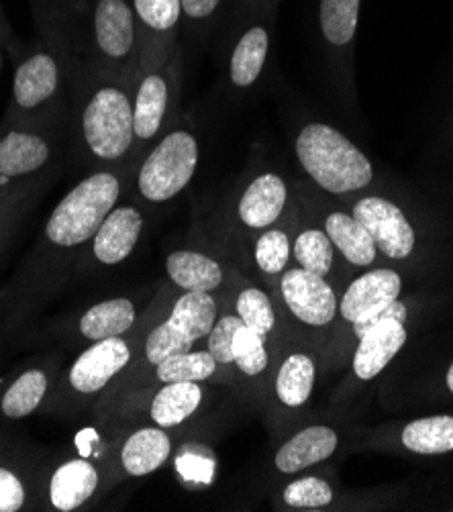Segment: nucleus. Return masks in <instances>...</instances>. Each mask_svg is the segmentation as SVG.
<instances>
[{
  "label": "nucleus",
  "mask_w": 453,
  "mask_h": 512,
  "mask_svg": "<svg viewBox=\"0 0 453 512\" xmlns=\"http://www.w3.org/2000/svg\"><path fill=\"white\" fill-rule=\"evenodd\" d=\"M203 402V388L198 382H168L151 400V421L162 429L178 427L188 421Z\"/></svg>",
  "instance_id": "obj_23"
},
{
  "label": "nucleus",
  "mask_w": 453,
  "mask_h": 512,
  "mask_svg": "<svg viewBox=\"0 0 453 512\" xmlns=\"http://www.w3.org/2000/svg\"><path fill=\"white\" fill-rule=\"evenodd\" d=\"M268 362L270 355L266 349V339L254 329L241 325L233 337V366L241 374L256 378L268 368Z\"/></svg>",
  "instance_id": "obj_33"
},
{
  "label": "nucleus",
  "mask_w": 453,
  "mask_h": 512,
  "mask_svg": "<svg viewBox=\"0 0 453 512\" xmlns=\"http://www.w3.org/2000/svg\"><path fill=\"white\" fill-rule=\"evenodd\" d=\"M62 84V68L49 49L35 51L19 64L13 80V100L17 109L33 113L52 102Z\"/></svg>",
  "instance_id": "obj_11"
},
{
  "label": "nucleus",
  "mask_w": 453,
  "mask_h": 512,
  "mask_svg": "<svg viewBox=\"0 0 453 512\" xmlns=\"http://www.w3.org/2000/svg\"><path fill=\"white\" fill-rule=\"evenodd\" d=\"M27 500L25 486L21 478L0 466V512H17Z\"/></svg>",
  "instance_id": "obj_37"
},
{
  "label": "nucleus",
  "mask_w": 453,
  "mask_h": 512,
  "mask_svg": "<svg viewBox=\"0 0 453 512\" xmlns=\"http://www.w3.org/2000/svg\"><path fill=\"white\" fill-rule=\"evenodd\" d=\"M217 372V362L209 349L184 351L166 357L156 366V378L162 384L168 382H205Z\"/></svg>",
  "instance_id": "obj_30"
},
{
  "label": "nucleus",
  "mask_w": 453,
  "mask_h": 512,
  "mask_svg": "<svg viewBox=\"0 0 453 512\" xmlns=\"http://www.w3.org/2000/svg\"><path fill=\"white\" fill-rule=\"evenodd\" d=\"M407 343V323L386 317L370 325L360 337L354 353V374L368 382L378 378Z\"/></svg>",
  "instance_id": "obj_12"
},
{
  "label": "nucleus",
  "mask_w": 453,
  "mask_h": 512,
  "mask_svg": "<svg viewBox=\"0 0 453 512\" xmlns=\"http://www.w3.org/2000/svg\"><path fill=\"white\" fill-rule=\"evenodd\" d=\"M141 231L143 215L139 209L131 207V204L115 207L92 237L94 258L105 266L121 264L133 253Z\"/></svg>",
  "instance_id": "obj_16"
},
{
  "label": "nucleus",
  "mask_w": 453,
  "mask_h": 512,
  "mask_svg": "<svg viewBox=\"0 0 453 512\" xmlns=\"http://www.w3.org/2000/svg\"><path fill=\"white\" fill-rule=\"evenodd\" d=\"M52 162V143L35 131L13 129L0 137V184L31 178Z\"/></svg>",
  "instance_id": "obj_13"
},
{
  "label": "nucleus",
  "mask_w": 453,
  "mask_h": 512,
  "mask_svg": "<svg viewBox=\"0 0 453 512\" xmlns=\"http://www.w3.org/2000/svg\"><path fill=\"white\" fill-rule=\"evenodd\" d=\"M196 168V137L186 129H174L141 162L137 190L147 202H168L190 184Z\"/></svg>",
  "instance_id": "obj_4"
},
{
  "label": "nucleus",
  "mask_w": 453,
  "mask_h": 512,
  "mask_svg": "<svg viewBox=\"0 0 453 512\" xmlns=\"http://www.w3.org/2000/svg\"><path fill=\"white\" fill-rule=\"evenodd\" d=\"M315 360L309 353H290L276 374V396L288 408L307 404L315 388Z\"/></svg>",
  "instance_id": "obj_26"
},
{
  "label": "nucleus",
  "mask_w": 453,
  "mask_h": 512,
  "mask_svg": "<svg viewBox=\"0 0 453 512\" xmlns=\"http://www.w3.org/2000/svg\"><path fill=\"white\" fill-rule=\"evenodd\" d=\"M166 272L184 292H213L225 278L217 260L192 249L172 251L166 260Z\"/></svg>",
  "instance_id": "obj_21"
},
{
  "label": "nucleus",
  "mask_w": 453,
  "mask_h": 512,
  "mask_svg": "<svg viewBox=\"0 0 453 512\" xmlns=\"http://www.w3.org/2000/svg\"><path fill=\"white\" fill-rule=\"evenodd\" d=\"M288 202V186L282 176L264 172L251 180L237 202L239 221L254 231H266L274 227Z\"/></svg>",
  "instance_id": "obj_14"
},
{
  "label": "nucleus",
  "mask_w": 453,
  "mask_h": 512,
  "mask_svg": "<svg viewBox=\"0 0 453 512\" xmlns=\"http://www.w3.org/2000/svg\"><path fill=\"white\" fill-rule=\"evenodd\" d=\"M96 54L111 66H131L137 58L139 29L131 0H94L90 13Z\"/></svg>",
  "instance_id": "obj_6"
},
{
  "label": "nucleus",
  "mask_w": 453,
  "mask_h": 512,
  "mask_svg": "<svg viewBox=\"0 0 453 512\" xmlns=\"http://www.w3.org/2000/svg\"><path fill=\"white\" fill-rule=\"evenodd\" d=\"M284 502L292 508H325L333 502V490L323 478H300L286 486Z\"/></svg>",
  "instance_id": "obj_35"
},
{
  "label": "nucleus",
  "mask_w": 453,
  "mask_h": 512,
  "mask_svg": "<svg viewBox=\"0 0 453 512\" xmlns=\"http://www.w3.org/2000/svg\"><path fill=\"white\" fill-rule=\"evenodd\" d=\"M400 441L419 455H441L453 451V417L437 415L409 423L400 433Z\"/></svg>",
  "instance_id": "obj_27"
},
{
  "label": "nucleus",
  "mask_w": 453,
  "mask_h": 512,
  "mask_svg": "<svg viewBox=\"0 0 453 512\" xmlns=\"http://www.w3.org/2000/svg\"><path fill=\"white\" fill-rule=\"evenodd\" d=\"M400 290L402 278L398 272L390 268L370 270L347 286L339 302V315L349 325L366 321L398 300Z\"/></svg>",
  "instance_id": "obj_9"
},
{
  "label": "nucleus",
  "mask_w": 453,
  "mask_h": 512,
  "mask_svg": "<svg viewBox=\"0 0 453 512\" xmlns=\"http://www.w3.org/2000/svg\"><path fill=\"white\" fill-rule=\"evenodd\" d=\"M294 151L302 170L325 192H358L374 180V168L364 151L331 125L309 123L302 127Z\"/></svg>",
  "instance_id": "obj_1"
},
{
  "label": "nucleus",
  "mask_w": 453,
  "mask_h": 512,
  "mask_svg": "<svg viewBox=\"0 0 453 512\" xmlns=\"http://www.w3.org/2000/svg\"><path fill=\"white\" fill-rule=\"evenodd\" d=\"M170 100V78L164 72H147L141 76L133 94L135 143L143 145L160 135L170 111Z\"/></svg>",
  "instance_id": "obj_15"
},
{
  "label": "nucleus",
  "mask_w": 453,
  "mask_h": 512,
  "mask_svg": "<svg viewBox=\"0 0 453 512\" xmlns=\"http://www.w3.org/2000/svg\"><path fill=\"white\" fill-rule=\"evenodd\" d=\"M280 294L288 313L309 327H327L339 315V300L327 278L292 268L280 278Z\"/></svg>",
  "instance_id": "obj_8"
},
{
  "label": "nucleus",
  "mask_w": 453,
  "mask_h": 512,
  "mask_svg": "<svg viewBox=\"0 0 453 512\" xmlns=\"http://www.w3.org/2000/svg\"><path fill=\"white\" fill-rule=\"evenodd\" d=\"M98 470L86 459H70L60 466L49 482V500L60 512H70L86 504L98 488Z\"/></svg>",
  "instance_id": "obj_18"
},
{
  "label": "nucleus",
  "mask_w": 453,
  "mask_h": 512,
  "mask_svg": "<svg viewBox=\"0 0 453 512\" xmlns=\"http://www.w3.org/2000/svg\"><path fill=\"white\" fill-rule=\"evenodd\" d=\"M47 392V376L41 370L21 374L0 400V413L7 419H23L35 413Z\"/></svg>",
  "instance_id": "obj_29"
},
{
  "label": "nucleus",
  "mask_w": 453,
  "mask_h": 512,
  "mask_svg": "<svg viewBox=\"0 0 453 512\" xmlns=\"http://www.w3.org/2000/svg\"><path fill=\"white\" fill-rule=\"evenodd\" d=\"M339 445V435L325 425H313L292 435L276 453L280 474H298L329 459Z\"/></svg>",
  "instance_id": "obj_17"
},
{
  "label": "nucleus",
  "mask_w": 453,
  "mask_h": 512,
  "mask_svg": "<svg viewBox=\"0 0 453 512\" xmlns=\"http://www.w3.org/2000/svg\"><path fill=\"white\" fill-rule=\"evenodd\" d=\"M121 198V178L98 170L80 180L49 215L45 237L56 247H76L90 241Z\"/></svg>",
  "instance_id": "obj_2"
},
{
  "label": "nucleus",
  "mask_w": 453,
  "mask_h": 512,
  "mask_svg": "<svg viewBox=\"0 0 453 512\" xmlns=\"http://www.w3.org/2000/svg\"><path fill=\"white\" fill-rule=\"evenodd\" d=\"M135 323V304L129 298H113L94 304L80 319V333L88 341L121 337Z\"/></svg>",
  "instance_id": "obj_24"
},
{
  "label": "nucleus",
  "mask_w": 453,
  "mask_h": 512,
  "mask_svg": "<svg viewBox=\"0 0 453 512\" xmlns=\"http://www.w3.org/2000/svg\"><path fill=\"white\" fill-rule=\"evenodd\" d=\"M223 0H180L182 7V19H188L192 23L209 21L219 11Z\"/></svg>",
  "instance_id": "obj_38"
},
{
  "label": "nucleus",
  "mask_w": 453,
  "mask_h": 512,
  "mask_svg": "<svg viewBox=\"0 0 453 512\" xmlns=\"http://www.w3.org/2000/svg\"><path fill=\"white\" fill-rule=\"evenodd\" d=\"M254 260L266 276H280L290 260V237L278 227L266 229L254 247Z\"/></svg>",
  "instance_id": "obj_34"
},
{
  "label": "nucleus",
  "mask_w": 453,
  "mask_h": 512,
  "mask_svg": "<svg viewBox=\"0 0 453 512\" xmlns=\"http://www.w3.org/2000/svg\"><path fill=\"white\" fill-rule=\"evenodd\" d=\"M243 325L237 315L221 317L207 337V349L215 357L217 366H233V337L235 331Z\"/></svg>",
  "instance_id": "obj_36"
},
{
  "label": "nucleus",
  "mask_w": 453,
  "mask_h": 512,
  "mask_svg": "<svg viewBox=\"0 0 453 512\" xmlns=\"http://www.w3.org/2000/svg\"><path fill=\"white\" fill-rule=\"evenodd\" d=\"M172 453V441L162 427L135 431L121 449V464L133 478L149 476L160 470Z\"/></svg>",
  "instance_id": "obj_19"
},
{
  "label": "nucleus",
  "mask_w": 453,
  "mask_h": 512,
  "mask_svg": "<svg viewBox=\"0 0 453 512\" xmlns=\"http://www.w3.org/2000/svg\"><path fill=\"white\" fill-rule=\"evenodd\" d=\"M362 0H321L319 23L333 47H345L356 37Z\"/></svg>",
  "instance_id": "obj_28"
},
{
  "label": "nucleus",
  "mask_w": 453,
  "mask_h": 512,
  "mask_svg": "<svg viewBox=\"0 0 453 512\" xmlns=\"http://www.w3.org/2000/svg\"><path fill=\"white\" fill-rule=\"evenodd\" d=\"M325 233L329 235L333 247L343 258L356 268H368L376 262L378 247L366 227L349 213L333 211L325 219Z\"/></svg>",
  "instance_id": "obj_20"
},
{
  "label": "nucleus",
  "mask_w": 453,
  "mask_h": 512,
  "mask_svg": "<svg viewBox=\"0 0 453 512\" xmlns=\"http://www.w3.org/2000/svg\"><path fill=\"white\" fill-rule=\"evenodd\" d=\"M80 137L96 162H121L133 149V96L117 82L96 86L80 115Z\"/></svg>",
  "instance_id": "obj_3"
},
{
  "label": "nucleus",
  "mask_w": 453,
  "mask_h": 512,
  "mask_svg": "<svg viewBox=\"0 0 453 512\" xmlns=\"http://www.w3.org/2000/svg\"><path fill=\"white\" fill-rule=\"evenodd\" d=\"M294 260L298 262V268L307 270L311 274H317L321 278H327L333 262H335V247L325 233V229L307 227L302 229L292 245Z\"/></svg>",
  "instance_id": "obj_31"
},
{
  "label": "nucleus",
  "mask_w": 453,
  "mask_h": 512,
  "mask_svg": "<svg viewBox=\"0 0 453 512\" xmlns=\"http://www.w3.org/2000/svg\"><path fill=\"white\" fill-rule=\"evenodd\" d=\"M217 323V302L211 292H184L172 306L170 317L145 339V357L158 366L166 357L190 351L207 339Z\"/></svg>",
  "instance_id": "obj_5"
},
{
  "label": "nucleus",
  "mask_w": 453,
  "mask_h": 512,
  "mask_svg": "<svg viewBox=\"0 0 453 512\" xmlns=\"http://www.w3.org/2000/svg\"><path fill=\"white\" fill-rule=\"evenodd\" d=\"M235 311L245 327L254 329L264 339H268V335L276 327V313L272 300L262 288H243L235 300Z\"/></svg>",
  "instance_id": "obj_32"
},
{
  "label": "nucleus",
  "mask_w": 453,
  "mask_h": 512,
  "mask_svg": "<svg viewBox=\"0 0 453 512\" xmlns=\"http://www.w3.org/2000/svg\"><path fill=\"white\" fill-rule=\"evenodd\" d=\"M143 45H164L182 21L180 0H131Z\"/></svg>",
  "instance_id": "obj_25"
},
{
  "label": "nucleus",
  "mask_w": 453,
  "mask_h": 512,
  "mask_svg": "<svg viewBox=\"0 0 453 512\" xmlns=\"http://www.w3.org/2000/svg\"><path fill=\"white\" fill-rule=\"evenodd\" d=\"M131 362L129 343L121 337L94 341L70 368V384L80 394H96Z\"/></svg>",
  "instance_id": "obj_10"
},
{
  "label": "nucleus",
  "mask_w": 453,
  "mask_h": 512,
  "mask_svg": "<svg viewBox=\"0 0 453 512\" xmlns=\"http://www.w3.org/2000/svg\"><path fill=\"white\" fill-rule=\"evenodd\" d=\"M354 215L372 235L378 251L390 260H407L415 249L417 235L407 215L388 198L364 196L354 204Z\"/></svg>",
  "instance_id": "obj_7"
},
{
  "label": "nucleus",
  "mask_w": 453,
  "mask_h": 512,
  "mask_svg": "<svg viewBox=\"0 0 453 512\" xmlns=\"http://www.w3.org/2000/svg\"><path fill=\"white\" fill-rule=\"evenodd\" d=\"M270 51V33L262 25H254L241 33L237 39L231 62L229 76L237 88H249L260 78Z\"/></svg>",
  "instance_id": "obj_22"
},
{
  "label": "nucleus",
  "mask_w": 453,
  "mask_h": 512,
  "mask_svg": "<svg viewBox=\"0 0 453 512\" xmlns=\"http://www.w3.org/2000/svg\"><path fill=\"white\" fill-rule=\"evenodd\" d=\"M86 9L88 0H47V11H56L60 17H76Z\"/></svg>",
  "instance_id": "obj_39"
},
{
  "label": "nucleus",
  "mask_w": 453,
  "mask_h": 512,
  "mask_svg": "<svg viewBox=\"0 0 453 512\" xmlns=\"http://www.w3.org/2000/svg\"><path fill=\"white\" fill-rule=\"evenodd\" d=\"M447 388H449V392L453 394V364H451L449 370H447Z\"/></svg>",
  "instance_id": "obj_40"
}]
</instances>
